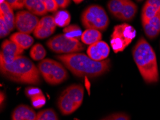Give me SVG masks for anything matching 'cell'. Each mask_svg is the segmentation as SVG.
Listing matches in <instances>:
<instances>
[{"mask_svg": "<svg viewBox=\"0 0 160 120\" xmlns=\"http://www.w3.org/2000/svg\"><path fill=\"white\" fill-rule=\"evenodd\" d=\"M56 59L60 60L72 74L78 77L91 78L101 76L110 70L111 63L109 59L96 61L84 53L58 55Z\"/></svg>", "mask_w": 160, "mask_h": 120, "instance_id": "6da1fadb", "label": "cell"}, {"mask_svg": "<svg viewBox=\"0 0 160 120\" xmlns=\"http://www.w3.org/2000/svg\"><path fill=\"white\" fill-rule=\"evenodd\" d=\"M0 70L4 78L13 82L33 85L41 84V74L38 67L22 55L9 64L0 63Z\"/></svg>", "mask_w": 160, "mask_h": 120, "instance_id": "7a4b0ae2", "label": "cell"}, {"mask_svg": "<svg viewBox=\"0 0 160 120\" xmlns=\"http://www.w3.org/2000/svg\"><path fill=\"white\" fill-rule=\"evenodd\" d=\"M134 62L147 84H154L159 80L158 65L154 49L141 37L132 49Z\"/></svg>", "mask_w": 160, "mask_h": 120, "instance_id": "3957f363", "label": "cell"}, {"mask_svg": "<svg viewBox=\"0 0 160 120\" xmlns=\"http://www.w3.org/2000/svg\"><path fill=\"white\" fill-rule=\"evenodd\" d=\"M84 89L81 84H72L61 93L58 99V107L63 115L74 113L83 101Z\"/></svg>", "mask_w": 160, "mask_h": 120, "instance_id": "277c9868", "label": "cell"}, {"mask_svg": "<svg viewBox=\"0 0 160 120\" xmlns=\"http://www.w3.org/2000/svg\"><path fill=\"white\" fill-rule=\"evenodd\" d=\"M81 23L86 29L105 31L109 25V18L102 7L92 4L87 7L81 14Z\"/></svg>", "mask_w": 160, "mask_h": 120, "instance_id": "5b68a950", "label": "cell"}, {"mask_svg": "<svg viewBox=\"0 0 160 120\" xmlns=\"http://www.w3.org/2000/svg\"><path fill=\"white\" fill-rule=\"evenodd\" d=\"M38 67L40 74L48 84L58 85L68 78V73L63 65L57 60L44 59L38 63Z\"/></svg>", "mask_w": 160, "mask_h": 120, "instance_id": "8992f818", "label": "cell"}, {"mask_svg": "<svg viewBox=\"0 0 160 120\" xmlns=\"http://www.w3.org/2000/svg\"><path fill=\"white\" fill-rule=\"evenodd\" d=\"M137 31L127 23L117 24L113 28L110 43L114 53L122 52L136 38Z\"/></svg>", "mask_w": 160, "mask_h": 120, "instance_id": "52a82bcc", "label": "cell"}, {"mask_svg": "<svg viewBox=\"0 0 160 120\" xmlns=\"http://www.w3.org/2000/svg\"><path fill=\"white\" fill-rule=\"evenodd\" d=\"M46 45L52 52L58 54H71L84 50V45L80 40L70 38L64 34H59L48 40Z\"/></svg>", "mask_w": 160, "mask_h": 120, "instance_id": "ba28073f", "label": "cell"}, {"mask_svg": "<svg viewBox=\"0 0 160 120\" xmlns=\"http://www.w3.org/2000/svg\"><path fill=\"white\" fill-rule=\"evenodd\" d=\"M39 21L38 17L29 11H19L15 16V27L19 32L30 35L35 30Z\"/></svg>", "mask_w": 160, "mask_h": 120, "instance_id": "9c48e42d", "label": "cell"}, {"mask_svg": "<svg viewBox=\"0 0 160 120\" xmlns=\"http://www.w3.org/2000/svg\"><path fill=\"white\" fill-rule=\"evenodd\" d=\"M24 49L19 47L18 44L12 40H5L2 44L0 63L9 64L12 63L19 55H22Z\"/></svg>", "mask_w": 160, "mask_h": 120, "instance_id": "30bf717a", "label": "cell"}, {"mask_svg": "<svg viewBox=\"0 0 160 120\" xmlns=\"http://www.w3.org/2000/svg\"><path fill=\"white\" fill-rule=\"evenodd\" d=\"M56 26L54 17L46 15L39 21L35 30L33 32L34 36L40 40L47 38L55 33Z\"/></svg>", "mask_w": 160, "mask_h": 120, "instance_id": "8fae6325", "label": "cell"}, {"mask_svg": "<svg viewBox=\"0 0 160 120\" xmlns=\"http://www.w3.org/2000/svg\"><path fill=\"white\" fill-rule=\"evenodd\" d=\"M110 53V47L108 43L103 40L89 45L87 49V55L91 59L96 61H101L107 59Z\"/></svg>", "mask_w": 160, "mask_h": 120, "instance_id": "7c38bea8", "label": "cell"}, {"mask_svg": "<svg viewBox=\"0 0 160 120\" xmlns=\"http://www.w3.org/2000/svg\"><path fill=\"white\" fill-rule=\"evenodd\" d=\"M142 26L148 38L150 40L156 38L160 33V10L149 22L142 23Z\"/></svg>", "mask_w": 160, "mask_h": 120, "instance_id": "4fadbf2b", "label": "cell"}, {"mask_svg": "<svg viewBox=\"0 0 160 120\" xmlns=\"http://www.w3.org/2000/svg\"><path fill=\"white\" fill-rule=\"evenodd\" d=\"M36 118L35 112L25 104L19 105L12 113V120H36Z\"/></svg>", "mask_w": 160, "mask_h": 120, "instance_id": "5bb4252c", "label": "cell"}, {"mask_svg": "<svg viewBox=\"0 0 160 120\" xmlns=\"http://www.w3.org/2000/svg\"><path fill=\"white\" fill-rule=\"evenodd\" d=\"M0 18L4 19L10 30L12 31L15 28V16L14 14L13 9L7 2H4L0 5Z\"/></svg>", "mask_w": 160, "mask_h": 120, "instance_id": "9a60e30c", "label": "cell"}, {"mask_svg": "<svg viewBox=\"0 0 160 120\" xmlns=\"http://www.w3.org/2000/svg\"><path fill=\"white\" fill-rule=\"evenodd\" d=\"M137 4L131 0L126 1L117 19L122 21H132L137 14Z\"/></svg>", "mask_w": 160, "mask_h": 120, "instance_id": "2e32d148", "label": "cell"}, {"mask_svg": "<svg viewBox=\"0 0 160 120\" xmlns=\"http://www.w3.org/2000/svg\"><path fill=\"white\" fill-rule=\"evenodd\" d=\"M9 39L18 44L19 47L24 49V50L30 48L34 43L32 37H31L29 34L21 33V32L12 34Z\"/></svg>", "mask_w": 160, "mask_h": 120, "instance_id": "e0dca14e", "label": "cell"}, {"mask_svg": "<svg viewBox=\"0 0 160 120\" xmlns=\"http://www.w3.org/2000/svg\"><path fill=\"white\" fill-rule=\"evenodd\" d=\"M25 7L29 12L37 16H43L48 12L41 0H26Z\"/></svg>", "mask_w": 160, "mask_h": 120, "instance_id": "ac0fdd59", "label": "cell"}, {"mask_svg": "<svg viewBox=\"0 0 160 120\" xmlns=\"http://www.w3.org/2000/svg\"><path fill=\"white\" fill-rule=\"evenodd\" d=\"M102 39V34L100 30L96 29H86L83 32L81 36V40L86 45H93Z\"/></svg>", "mask_w": 160, "mask_h": 120, "instance_id": "d6986e66", "label": "cell"}, {"mask_svg": "<svg viewBox=\"0 0 160 120\" xmlns=\"http://www.w3.org/2000/svg\"><path fill=\"white\" fill-rule=\"evenodd\" d=\"M54 19L56 25L60 28H65L68 26L71 20V16L66 10H60L55 12Z\"/></svg>", "mask_w": 160, "mask_h": 120, "instance_id": "ffe728a7", "label": "cell"}, {"mask_svg": "<svg viewBox=\"0 0 160 120\" xmlns=\"http://www.w3.org/2000/svg\"><path fill=\"white\" fill-rule=\"evenodd\" d=\"M30 55L32 60L41 61L45 59L46 55V50L41 44L36 43L31 48Z\"/></svg>", "mask_w": 160, "mask_h": 120, "instance_id": "44dd1931", "label": "cell"}, {"mask_svg": "<svg viewBox=\"0 0 160 120\" xmlns=\"http://www.w3.org/2000/svg\"><path fill=\"white\" fill-rule=\"evenodd\" d=\"M63 33L65 36L70 38H74L80 40L81 39L82 33L81 29L77 24H69L63 29Z\"/></svg>", "mask_w": 160, "mask_h": 120, "instance_id": "7402d4cb", "label": "cell"}, {"mask_svg": "<svg viewBox=\"0 0 160 120\" xmlns=\"http://www.w3.org/2000/svg\"><path fill=\"white\" fill-rule=\"evenodd\" d=\"M125 2L126 1H123V0H109L107 4L108 11L113 17L117 18L118 14L122 11Z\"/></svg>", "mask_w": 160, "mask_h": 120, "instance_id": "603a6c76", "label": "cell"}, {"mask_svg": "<svg viewBox=\"0 0 160 120\" xmlns=\"http://www.w3.org/2000/svg\"><path fill=\"white\" fill-rule=\"evenodd\" d=\"M158 11H157L151 4L145 3L142 11V24L149 22L152 18L156 15Z\"/></svg>", "mask_w": 160, "mask_h": 120, "instance_id": "cb8c5ba5", "label": "cell"}, {"mask_svg": "<svg viewBox=\"0 0 160 120\" xmlns=\"http://www.w3.org/2000/svg\"><path fill=\"white\" fill-rule=\"evenodd\" d=\"M36 120H59V119L54 110L47 109L38 112Z\"/></svg>", "mask_w": 160, "mask_h": 120, "instance_id": "d4e9b609", "label": "cell"}, {"mask_svg": "<svg viewBox=\"0 0 160 120\" xmlns=\"http://www.w3.org/2000/svg\"><path fill=\"white\" fill-rule=\"evenodd\" d=\"M101 120H131V117L128 114L123 112L111 114Z\"/></svg>", "mask_w": 160, "mask_h": 120, "instance_id": "484cf974", "label": "cell"}, {"mask_svg": "<svg viewBox=\"0 0 160 120\" xmlns=\"http://www.w3.org/2000/svg\"><path fill=\"white\" fill-rule=\"evenodd\" d=\"M30 100L31 102H32V106L36 109L41 108V107L44 106L46 103V98L43 94L33 97Z\"/></svg>", "mask_w": 160, "mask_h": 120, "instance_id": "4316f807", "label": "cell"}, {"mask_svg": "<svg viewBox=\"0 0 160 120\" xmlns=\"http://www.w3.org/2000/svg\"><path fill=\"white\" fill-rule=\"evenodd\" d=\"M42 94V91H41L39 88L35 87H28L25 89V95L27 97H28L29 99H32L33 97L38 95Z\"/></svg>", "mask_w": 160, "mask_h": 120, "instance_id": "83f0119b", "label": "cell"}, {"mask_svg": "<svg viewBox=\"0 0 160 120\" xmlns=\"http://www.w3.org/2000/svg\"><path fill=\"white\" fill-rule=\"evenodd\" d=\"M41 1L45 4V6L47 8L48 12H55L59 8L55 0H41Z\"/></svg>", "mask_w": 160, "mask_h": 120, "instance_id": "f1b7e54d", "label": "cell"}, {"mask_svg": "<svg viewBox=\"0 0 160 120\" xmlns=\"http://www.w3.org/2000/svg\"><path fill=\"white\" fill-rule=\"evenodd\" d=\"M26 0H6V2L9 4L13 9H20L25 7Z\"/></svg>", "mask_w": 160, "mask_h": 120, "instance_id": "f546056e", "label": "cell"}, {"mask_svg": "<svg viewBox=\"0 0 160 120\" xmlns=\"http://www.w3.org/2000/svg\"><path fill=\"white\" fill-rule=\"evenodd\" d=\"M10 32V29L9 28L8 25L6 24L4 19L0 18V37H1V38H4L9 35Z\"/></svg>", "mask_w": 160, "mask_h": 120, "instance_id": "4dcf8cb0", "label": "cell"}, {"mask_svg": "<svg viewBox=\"0 0 160 120\" xmlns=\"http://www.w3.org/2000/svg\"><path fill=\"white\" fill-rule=\"evenodd\" d=\"M59 8L65 9L68 7L71 4V0H55Z\"/></svg>", "mask_w": 160, "mask_h": 120, "instance_id": "1f68e13d", "label": "cell"}, {"mask_svg": "<svg viewBox=\"0 0 160 120\" xmlns=\"http://www.w3.org/2000/svg\"><path fill=\"white\" fill-rule=\"evenodd\" d=\"M146 2L154 7L157 11L160 10V0H147Z\"/></svg>", "mask_w": 160, "mask_h": 120, "instance_id": "d6a6232c", "label": "cell"}, {"mask_svg": "<svg viewBox=\"0 0 160 120\" xmlns=\"http://www.w3.org/2000/svg\"><path fill=\"white\" fill-rule=\"evenodd\" d=\"M5 100V95L4 94L3 91H1V107H3V102Z\"/></svg>", "mask_w": 160, "mask_h": 120, "instance_id": "836d02e7", "label": "cell"}, {"mask_svg": "<svg viewBox=\"0 0 160 120\" xmlns=\"http://www.w3.org/2000/svg\"><path fill=\"white\" fill-rule=\"evenodd\" d=\"M72 1H73V2H75V3L78 4L81 3V2H83L84 0H72Z\"/></svg>", "mask_w": 160, "mask_h": 120, "instance_id": "e575fe53", "label": "cell"}, {"mask_svg": "<svg viewBox=\"0 0 160 120\" xmlns=\"http://www.w3.org/2000/svg\"><path fill=\"white\" fill-rule=\"evenodd\" d=\"M6 2V0H1V1H0V2H1V4L3 3V2Z\"/></svg>", "mask_w": 160, "mask_h": 120, "instance_id": "d590c367", "label": "cell"}, {"mask_svg": "<svg viewBox=\"0 0 160 120\" xmlns=\"http://www.w3.org/2000/svg\"><path fill=\"white\" fill-rule=\"evenodd\" d=\"M137 1H138V2H142V0H137Z\"/></svg>", "mask_w": 160, "mask_h": 120, "instance_id": "8d00e7d4", "label": "cell"}, {"mask_svg": "<svg viewBox=\"0 0 160 120\" xmlns=\"http://www.w3.org/2000/svg\"><path fill=\"white\" fill-rule=\"evenodd\" d=\"M123 1H129V0H123Z\"/></svg>", "mask_w": 160, "mask_h": 120, "instance_id": "74e56055", "label": "cell"}]
</instances>
